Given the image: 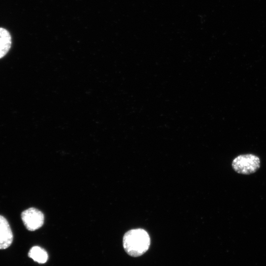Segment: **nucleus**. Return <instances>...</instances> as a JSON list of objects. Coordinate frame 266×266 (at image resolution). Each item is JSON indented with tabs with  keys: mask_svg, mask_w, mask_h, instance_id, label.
Masks as SVG:
<instances>
[{
	"mask_svg": "<svg viewBox=\"0 0 266 266\" xmlns=\"http://www.w3.org/2000/svg\"><path fill=\"white\" fill-rule=\"evenodd\" d=\"M150 238L142 229H134L127 232L123 238V245L126 253L136 257L144 254L149 249Z\"/></svg>",
	"mask_w": 266,
	"mask_h": 266,
	"instance_id": "f257e3e1",
	"label": "nucleus"
},
{
	"mask_svg": "<svg viewBox=\"0 0 266 266\" xmlns=\"http://www.w3.org/2000/svg\"><path fill=\"white\" fill-rule=\"evenodd\" d=\"M232 167L239 174H250L259 169L260 160L258 156L252 154L240 155L233 159Z\"/></svg>",
	"mask_w": 266,
	"mask_h": 266,
	"instance_id": "f03ea898",
	"label": "nucleus"
},
{
	"mask_svg": "<svg viewBox=\"0 0 266 266\" xmlns=\"http://www.w3.org/2000/svg\"><path fill=\"white\" fill-rule=\"evenodd\" d=\"M21 218L27 230L35 231L43 224L44 217L43 214L37 209L30 208L21 213Z\"/></svg>",
	"mask_w": 266,
	"mask_h": 266,
	"instance_id": "7ed1b4c3",
	"label": "nucleus"
},
{
	"mask_svg": "<svg viewBox=\"0 0 266 266\" xmlns=\"http://www.w3.org/2000/svg\"><path fill=\"white\" fill-rule=\"evenodd\" d=\"M13 233L7 220L0 215V249L10 246L13 241Z\"/></svg>",
	"mask_w": 266,
	"mask_h": 266,
	"instance_id": "20e7f679",
	"label": "nucleus"
},
{
	"mask_svg": "<svg viewBox=\"0 0 266 266\" xmlns=\"http://www.w3.org/2000/svg\"><path fill=\"white\" fill-rule=\"evenodd\" d=\"M11 43L12 38L9 32L4 28L0 27V59L8 52Z\"/></svg>",
	"mask_w": 266,
	"mask_h": 266,
	"instance_id": "39448f33",
	"label": "nucleus"
},
{
	"mask_svg": "<svg viewBox=\"0 0 266 266\" xmlns=\"http://www.w3.org/2000/svg\"><path fill=\"white\" fill-rule=\"evenodd\" d=\"M28 256L33 261L40 264L46 262L48 257L46 251L38 246L33 247L30 249Z\"/></svg>",
	"mask_w": 266,
	"mask_h": 266,
	"instance_id": "423d86ee",
	"label": "nucleus"
}]
</instances>
